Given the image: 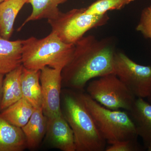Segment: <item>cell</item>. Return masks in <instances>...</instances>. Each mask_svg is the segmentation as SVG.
Masks as SVG:
<instances>
[{"label": "cell", "instance_id": "obj_5", "mask_svg": "<svg viewBox=\"0 0 151 151\" xmlns=\"http://www.w3.org/2000/svg\"><path fill=\"white\" fill-rule=\"evenodd\" d=\"M108 14L102 16L86 13L85 8L74 9L63 13L47 22L55 33L63 42L75 45L89 30L104 25L108 22Z\"/></svg>", "mask_w": 151, "mask_h": 151}, {"label": "cell", "instance_id": "obj_25", "mask_svg": "<svg viewBox=\"0 0 151 151\" xmlns=\"http://www.w3.org/2000/svg\"><path fill=\"white\" fill-rule=\"evenodd\" d=\"M5 0H0V4H1V3L2 2L4 1Z\"/></svg>", "mask_w": 151, "mask_h": 151}, {"label": "cell", "instance_id": "obj_16", "mask_svg": "<svg viewBox=\"0 0 151 151\" xmlns=\"http://www.w3.org/2000/svg\"><path fill=\"white\" fill-rule=\"evenodd\" d=\"M26 0H5L0 4V37L10 40L17 16Z\"/></svg>", "mask_w": 151, "mask_h": 151}, {"label": "cell", "instance_id": "obj_21", "mask_svg": "<svg viewBox=\"0 0 151 151\" xmlns=\"http://www.w3.org/2000/svg\"><path fill=\"white\" fill-rule=\"evenodd\" d=\"M140 146L136 139L119 141L106 147V151H137L140 150Z\"/></svg>", "mask_w": 151, "mask_h": 151}, {"label": "cell", "instance_id": "obj_17", "mask_svg": "<svg viewBox=\"0 0 151 151\" xmlns=\"http://www.w3.org/2000/svg\"><path fill=\"white\" fill-rule=\"evenodd\" d=\"M68 0H26V4H30L32 12L19 28V31L29 22L47 19H53L58 16L60 12L58 6Z\"/></svg>", "mask_w": 151, "mask_h": 151}, {"label": "cell", "instance_id": "obj_22", "mask_svg": "<svg viewBox=\"0 0 151 151\" xmlns=\"http://www.w3.org/2000/svg\"><path fill=\"white\" fill-rule=\"evenodd\" d=\"M4 75L0 73V102L1 100L2 96V86Z\"/></svg>", "mask_w": 151, "mask_h": 151}, {"label": "cell", "instance_id": "obj_23", "mask_svg": "<svg viewBox=\"0 0 151 151\" xmlns=\"http://www.w3.org/2000/svg\"><path fill=\"white\" fill-rule=\"evenodd\" d=\"M147 148L148 151H151V139L147 146Z\"/></svg>", "mask_w": 151, "mask_h": 151}, {"label": "cell", "instance_id": "obj_20", "mask_svg": "<svg viewBox=\"0 0 151 151\" xmlns=\"http://www.w3.org/2000/svg\"><path fill=\"white\" fill-rule=\"evenodd\" d=\"M136 30L146 38L151 39V6L142 11Z\"/></svg>", "mask_w": 151, "mask_h": 151}, {"label": "cell", "instance_id": "obj_15", "mask_svg": "<svg viewBox=\"0 0 151 151\" xmlns=\"http://www.w3.org/2000/svg\"><path fill=\"white\" fill-rule=\"evenodd\" d=\"M23 65L5 74L2 86V96L0 102L1 112L22 98L21 76Z\"/></svg>", "mask_w": 151, "mask_h": 151}, {"label": "cell", "instance_id": "obj_14", "mask_svg": "<svg viewBox=\"0 0 151 151\" xmlns=\"http://www.w3.org/2000/svg\"><path fill=\"white\" fill-rule=\"evenodd\" d=\"M40 75V70L23 67L21 76L22 97L35 108H42L43 104Z\"/></svg>", "mask_w": 151, "mask_h": 151}, {"label": "cell", "instance_id": "obj_9", "mask_svg": "<svg viewBox=\"0 0 151 151\" xmlns=\"http://www.w3.org/2000/svg\"><path fill=\"white\" fill-rule=\"evenodd\" d=\"M47 119L45 136L51 145L62 151H76L73 131L62 113Z\"/></svg>", "mask_w": 151, "mask_h": 151}, {"label": "cell", "instance_id": "obj_4", "mask_svg": "<svg viewBox=\"0 0 151 151\" xmlns=\"http://www.w3.org/2000/svg\"><path fill=\"white\" fill-rule=\"evenodd\" d=\"M79 95L106 142L111 145L137 139L136 128L128 111L105 108L86 93L80 92Z\"/></svg>", "mask_w": 151, "mask_h": 151}, {"label": "cell", "instance_id": "obj_10", "mask_svg": "<svg viewBox=\"0 0 151 151\" xmlns=\"http://www.w3.org/2000/svg\"><path fill=\"white\" fill-rule=\"evenodd\" d=\"M134 124L138 136L147 147L151 139V104L144 98H137L128 111Z\"/></svg>", "mask_w": 151, "mask_h": 151}, {"label": "cell", "instance_id": "obj_26", "mask_svg": "<svg viewBox=\"0 0 151 151\" xmlns=\"http://www.w3.org/2000/svg\"><path fill=\"white\" fill-rule=\"evenodd\" d=\"M132 1H135V0H132Z\"/></svg>", "mask_w": 151, "mask_h": 151}, {"label": "cell", "instance_id": "obj_8", "mask_svg": "<svg viewBox=\"0 0 151 151\" xmlns=\"http://www.w3.org/2000/svg\"><path fill=\"white\" fill-rule=\"evenodd\" d=\"M62 70L48 66L40 70V82L42 92V110L47 118L62 114L61 107Z\"/></svg>", "mask_w": 151, "mask_h": 151}, {"label": "cell", "instance_id": "obj_6", "mask_svg": "<svg viewBox=\"0 0 151 151\" xmlns=\"http://www.w3.org/2000/svg\"><path fill=\"white\" fill-rule=\"evenodd\" d=\"M86 92L93 100L111 110L129 111L137 99L114 73L89 81Z\"/></svg>", "mask_w": 151, "mask_h": 151}, {"label": "cell", "instance_id": "obj_24", "mask_svg": "<svg viewBox=\"0 0 151 151\" xmlns=\"http://www.w3.org/2000/svg\"><path fill=\"white\" fill-rule=\"evenodd\" d=\"M147 99L148 102H149V103L151 104V94L148 97Z\"/></svg>", "mask_w": 151, "mask_h": 151}, {"label": "cell", "instance_id": "obj_12", "mask_svg": "<svg viewBox=\"0 0 151 151\" xmlns=\"http://www.w3.org/2000/svg\"><path fill=\"white\" fill-rule=\"evenodd\" d=\"M27 148L22 128L11 124L0 115V151H22Z\"/></svg>", "mask_w": 151, "mask_h": 151}, {"label": "cell", "instance_id": "obj_3", "mask_svg": "<svg viewBox=\"0 0 151 151\" xmlns=\"http://www.w3.org/2000/svg\"><path fill=\"white\" fill-rule=\"evenodd\" d=\"M74 47L53 32L40 39L32 37L22 40V65L31 70H41L47 66L63 70L71 59Z\"/></svg>", "mask_w": 151, "mask_h": 151}, {"label": "cell", "instance_id": "obj_19", "mask_svg": "<svg viewBox=\"0 0 151 151\" xmlns=\"http://www.w3.org/2000/svg\"><path fill=\"white\" fill-rule=\"evenodd\" d=\"M132 2V0H97L85 8V12L94 15H103L108 11L121 9Z\"/></svg>", "mask_w": 151, "mask_h": 151}, {"label": "cell", "instance_id": "obj_13", "mask_svg": "<svg viewBox=\"0 0 151 151\" xmlns=\"http://www.w3.org/2000/svg\"><path fill=\"white\" fill-rule=\"evenodd\" d=\"M47 120L42 108H35L29 121L22 128L27 148L34 150L40 145L46 134Z\"/></svg>", "mask_w": 151, "mask_h": 151}, {"label": "cell", "instance_id": "obj_2", "mask_svg": "<svg viewBox=\"0 0 151 151\" xmlns=\"http://www.w3.org/2000/svg\"><path fill=\"white\" fill-rule=\"evenodd\" d=\"M63 115L73 131L76 151H105L102 137L79 93L67 89L61 92Z\"/></svg>", "mask_w": 151, "mask_h": 151}, {"label": "cell", "instance_id": "obj_11", "mask_svg": "<svg viewBox=\"0 0 151 151\" xmlns=\"http://www.w3.org/2000/svg\"><path fill=\"white\" fill-rule=\"evenodd\" d=\"M22 40L11 41L0 37V73H6L22 65Z\"/></svg>", "mask_w": 151, "mask_h": 151}, {"label": "cell", "instance_id": "obj_1", "mask_svg": "<svg viewBox=\"0 0 151 151\" xmlns=\"http://www.w3.org/2000/svg\"><path fill=\"white\" fill-rule=\"evenodd\" d=\"M74 45L72 58L62 70V86L82 91L90 80L113 73L116 51L111 38L86 36Z\"/></svg>", "mask_w": 151, "mask_h": 151}, {"label": "cell", "instance_id": "obj_7", "mask_svg": "<svg viewBox=\"0 0 151 151\" xmlns=\"http://www.w3.org/2000/svg\"><path fill=\"white\" fill-rule=\"evenodd\" d=\"M113 73L137 98H147L151 94V66L138 64L127 55L116 52Z\"/></svg>", "mask_w": 151, "mask_h": 151}, {"label": "cell", "instance_id": "obj_18", "mask_svg": "<svg viewBox=\"0 0 151 151\" xmlns=\"http://www.w3.org/2000/svg\"><path fill=\"white\" fill-rule=\"evenodd\" d=\"M35 108L22 97L1 111L0 115L11 124L22 128L29 121Z\"/></svg>", "mask_w": 151, "mask_h": 151}]
</instances>
